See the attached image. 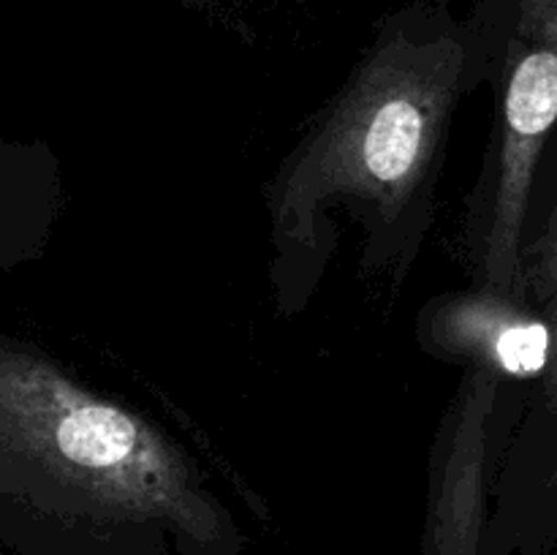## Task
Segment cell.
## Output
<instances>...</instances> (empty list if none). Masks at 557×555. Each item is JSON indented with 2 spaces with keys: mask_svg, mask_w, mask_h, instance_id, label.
<instances>
[{
  "mask_svg": "<svg viewBox=\"0 0 557 555\" xmlns=\"http://www.w3.org/2000/svg\"><path fill=\"white\" fill-rule=\"evenodd\" d=\"M145 422L0 335V544L14 555H239V531Z\"/></svg>",
  "mask_w": 557,
  "mask_h": 555,
  "instance_id": "obj_1",
  "label": "cell"
},
{
  "mask_svg": "<svg viewBox=\"0 0 557 555\" xmlns=\"http://www.w3.org/2000/svg\"><path fill=\"white\" fill-rule=\"evenodd\" d=\"M428 109L411 96V87H397L392 96L368 107V123L359 128V166L373 183L403 185L424 156L430 134Z\"/></svg>",
  "mask_w": 557,
  "mask_h": 555,
  "instance_id": "obj_3",
  "label": "cell"
},
{
  "mask_svg": "<svg viewBox=\"0 0 557 555\" xmlns=\"http://www.w3.org/2000/svg\"><path fill=\"white\" fill-rule=\"evenodd\" d=\"M547 373H549V379H547L549 400H553V406L557 408V324H555V330H553V357H549Z\"/></svg>",
  "mask_w": 557,
  "mask_h": 555,
  "instance_id": "obj_6",
  "label": "cell"
},
{
  "mask_svg": "<svg viewBox=\"0 0 557 555\" xmlns=\"http://www.w3.org/2000/svg\"><path fill=\"white\" fill-rule=\"evenodd\" d=\"M25 190L14 150L0 145V264L20 256L25 243Z\"/></svg>",
  "mask_w": 557,
  "mask_h": 555,
  "instance_id": "obj_5",
  "label": "cell"
},
{
  "mask_svg": "<svg viewBox=\"0 0 557 555\" xmlns=\"http://www.w3.org/2000/svg\"><path fill=\"white\" fill-rule=\"evenodd\" d=\"M476 321L484 326L482 346L487 348V357L504 373L515 379H533L549 368L553 330L544 321L498 308L476 313Z\"/></svg>",
  "mask_w": 557,
  "mask_h": 555,
  "instance_id": "obj_4",
  "label": "cell"
},
{
  "mask_svg": "<svg viewBox=\"0 0 557 555\" xmlns=\"http://www.w3.org/2000/svg\"><path fill=\"white\" fill-rule=\"evenodd\" d=\"M525 22L536 41L520 54L506 85V136L490 237V267L500 283L515 272L533 169L557 120V0H528Z\"/></svg>",
  "mask_w": 557,
  "mask_h": 555,
  "instance_id": "obj_2",
  "label": "cell"
}]
</instances>
